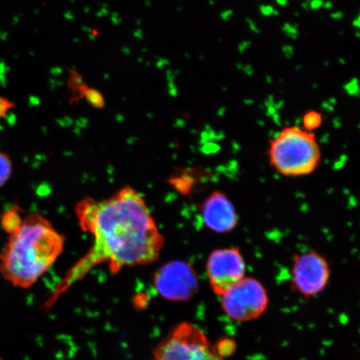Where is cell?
<instances>
[{
  "label": "cell",
  "instance_id": "1",
  "mask_svg": "<svg viewBox=\"0 0 360 360\" xmlns=\"http://www.w3.org/2000/svg\"><path fill=\"white\" fill-rule=\"evenodd\" d=\"M74 211L81 229L93 237V244L67 270L46 308L98 265L107 264L111 273L117 274L126 267L150 264L159 258L165 244L145 199L130 186L105 199H82Z\"/></svg>",
  "mask_w": 360,
  "mask_h": 360
},
{
  "label": "cell",
  "instance_id": "2",
  "mask_svg": "<svg viewBox=\"0 0 360 360\" xmlns=\"http://www.w3.org/2000/svg\"><path fill=\"white\" fill-rule=\"evenodd\" d=\"M64 244L47 218L29 213L0 251V275L15 288L29 289L54 265Z\"/></svg>",
  "mask_w": 360,
  "mask_h": 360
},
{
  "label": "cell",
  "instance_id": "3",
  "mask_svg": "<svg viewBox=\"0 0 360 360\" xmlns=\"http://www.w3.org/2000/svg\"><path fill=\"white\" fill-rule=\"evenodd\" d=\"M269 158L270 165L281 175L302 177L317 169L321 153L315 135L295 126L273 134Z\"/></svg>",
  "mask_w": 360,
  "mask_h": 360
},
{
  "label": "cell",
  "instance_id": "4",
  "mask_svg": "<svg viewBox=\"0 0 360 360\" xmlns=\"http://www.w3.org/2000/svg\"><path fill=\"white\" fill-rule=\"evenodd\" d=\"M150 360H224L199 327L182 322L153 350Z\"/></svg>",
  "mask_w": 360,
  "mask_h": 360
},
{
  "label": "cell",
  "instance_id": "5",
  "mask_svg": "<svg viewBox=\"0 0 360 360\" xmlns=\"http://www.w3.org/2000/svg\"><path fill=\"white\" fill-rule=\"evenodd\" d=\"M220 297L224 314L238 323L257 319L266 311L269 304L265 287L251 277L243 278Z\"/></svg>",
  "mask_w": 360,
  "mask_h": 360
},
{
  "label": "cell",
  "instance_id": "6",
  "mask_svg": "<svg viewBox=\"0 0 360 360\" xmlns=\"http://www.w3.org/2000/svg\"><path fill=\"white\" fill-rule=\"evenodd\" d=\"M291 275L293 290L310 298L319 295L326 288L331 270L326 258L311 250L294 255Z\"/></svg>",
  "mask_w": 360,
  "mask_h": 360
},
{
  "label": "cell",
  "instance_id": "7",
  "mask_svg": "<svg viewBox=\"0 0 360 360\" xmlns=\"http://www.w3.org/2000/svg\"><path fill=\"white\" fill-rule=\"evenodd\" d=\"M246 264L237 248L213 250L206 262V275L213 292L221 296L245 278Z\"/></svg>",
  "mask_w": 360,
  "mask_h": 360
},
{
  "label": "cell",
  "instance_id": "8",
  "mask_svg": "<svg viewBox=\"0 0 360 360\" xmlns=\"http://www.w3.org/2000/svg\"><path fill=\"white\" fill-rule=\"evenodd\" d=\"M153 285L162 298L170 301H187L199 289V278L193 268L183 261H171L159 269Z\"/></svg>",
  "mask_w": 360,
  "mask_h": 360
},
{
  "label": "cell",
  "instance_id": "9",
  "mask_svg": "<svg viewBox=\"0 0 360 360\" xmlns=\"http://www.w3.org/2000/svg\"><path fill=\"white\" fill-rule=\"evenodd\" d=\"M202 219L208 229L217 233H227L238 223V213L232 202L221 191H213L200 208Z\"/></svg>",
  "mask_w": 360,
  "mask_h": 360
},
{
  "label": "cell",
  "instance_id": "10",
  "mask_svg": "<svg viewBox=\"0 0 360 360\" xmlns=\"http://www.w3.org/2000/svg\"><path fill=\"white\" fill-rule=\"evenodd\" d=\"M20 213V208L17 204H15L4 211L1 216L0 225L2 230L6 233H8L9 236L17 232L22 224L23 218L21 217Z\"/></svg>",
  "mask_w": 360,
  "mask_h": 360
},
{
  "label": "cell",
  "instance_id": "11",
  "mask_svg": "<svg viewBox=\"0 0 360 360\" xmlns=\"http://www.w3.org/2000/svg\"><path fill=\"white\" fill-rule=\"evenodd\" d=\"M13 173V163L8 153L0 150V189L9 181Z\"/></svg>",
  "mask_w": 360,
  "mask_h": 360
},
{
  "label": "cell",
  "instance_id": "12",
  "mask_svg": "<svg viewBox=\"0 0 360 360\" xmlns=\"http://www.w3.org/2000/svg\"><path fill=\"white\" fill-rule=\"evenodd\" d=\"M83 97L85 98L86 101L95 108H103L105 106V98L100 91L95 88H87L83 93Z\"/></svg>",
  "mask_w": 360,
  "mask_h": 360
},
{
  "label": "cell",
  "instance_id": "13",
  "mask_svg": "<svg viewBox=\"0 0 360 360\" xmlns=\"http://www.w3.org/2000/svg\"><path fill=\"white\" fill-rule=\"evenodd\" d=\"M321 122L322 118L320 114L314 111L307 113L302 119V123L307 130H313L317 128L318 127H319Z\"/></svg>",
  "mask_w": 360,
  "mask_h": 360
},
{
  "label": "cell",
  "instance_id": "14",
  "mask_svg": "<svg viewBox=\"0 0 360 360\" xmlns=\"http://www.w3.org/2000/svg\"><path fill=\"white\" fill-rule=\"evenodd\" d=\"M215 347L218 353L224 358L232 354L235 346H234L233 341L230 340V339H224V340L220 341L217 345H215Z\"/></svg>",
  "mask_w": 360,
  "mask_h": 360
},
{
  "label": "cell",
  "instance_id": "15",
  "mask_svg": "<svg viewBox=\"0 0 360 360\" xmlns=\"http://www.w3.org/2000/svg\"><path fill=\"white\" fill-rule=\"evenodd\" d=\"M15 103L5 97H0V120L4 119L9 111L15 108Z\"/></svg>",
  "mask_w": 360,
  "mask_h": 360
},
{
  "label": "cell",
  "instance_id": "16",
  "mask_svg": "<svg viewBox=\"0 0 360 360\" xmlns=\"http://www.w3.org/2000/svg\"><path fill=\"white\" fill-rule=\"evenodd\" d=\"M344 89H345L347 94L352 96H359L360 95V88H359V83H358L357 79H353L351 81L347 83L344 85Z\"/></svg>",
  "mask_w": 360,
  "mask_h": 360
},
{
  "label": "cell",
  "instance_id": "17",
  "mask_svg": "<svg viewBox=\"0 0 360 360\" xmlns=\"http://www.w3.org/2000/svg\"><path fill=\"white\" fill-rule=\"evenodd\" d=\"M282 29L284 32V34H286L287 36H289V38H291V39L296 40L298 37V30L297 24L292 25L290 23H285L282 27Z\"/></svg>",
  "mask_w": 360,
  "mask_h": 360
},
{
  "label": "cell",
  "instance_id": "18",
  "mask_svg": "<svg viewBox=\"0 0 360 360\" xmlns=\"http://www.w3.org/2000/svg\"><path fill=\"white\" fill-rule=\"evenodd\" d=\"M259 11L264 16H270V15H273L275 9L270 5H261L259 7Z\"/></svg>",
  "mask_w": 360,
  "mask_h": 360
},
{
  "label": "cell",
  "instance_id": "19",
  "mask_svg": "<svg viewBox=\"0 0 360 360\" xmlns=\"http://www.w3.org/2000/svg\"><path fill=\"white\" fill-rule=\"evenodd\" d=\"M282 51L284 53V56L287 59H290L294 55L295 48L291 45H284L282 47Z\"/></svg>",
  "mask_w": 360,
  "mask_h": 360
},
{
  "label": "cell",
  "instance_id": "20",
  "mask_svg": "<svg viewBox=\"0 0 360 360\" xmlns=\"http://www.w3.org/2000/svg\"><path fill=\"white\" fill-rule=\"evenodd\" d=\"M323 0H311L309 3V9L315 10V9H320L323 7Z\"/></svg>",
  "mask_w": 360,
  "mask_h": 360
},
{
  "label": "cell",
  "instance_id": "21",
  "mask_svg": "<svg viewBox=\"0 0 360 360\" xmlns=\"http://www.w3.org/2000/svg\"><path fill=\"white\" fill-rule=\"evenodd\" d=\"M250 43H251V42L249 41V40H244V41L241 42V43H239L238 46V52H239V53H241V54L244 53L247 48L250 47Z\"/></svg>",
  "mask_w": 360,
  "mask_h": 360
},
{
  "label": "cell",
  "instance_id": "22",
  "mask_svg": "<svg viewBox=\"0 0 360 360\" xmlns=\"http://www.w3.org/2000/svg\"><path fill=\"white\" fill-rule=\"evenodd\" d=\"M246 23L249 24V26H250V29L252 30L253 32H254V33H256V34H259L260 33V30L258 29V27L256 26L255 23L254 22V20H251V19H246Z\"/></svg>",
  "mask_w": 360,
  "mask_h": 360
},
{
  "label": "cell",
  "instance_id": "23",
  "mask_svg": "<svg viewBox=\"0 0 360 360\" xmlns=\"http://www.w3.org/2000/svg\"><path fill=\"white\" fill-rule=\"evenodd\" d=\"M233 15V10L227 9L225 11L222 12L221 15H220V18H221L222 20H224V21H227V20H230V18H231Z\"/></svg>",
  "mask_w": 360,
  "mask_h": 360
},
{
  "label": "cell",
  "instance_id": "24",
  "mask_svg": "<svg viewBox=\"0 0 360 360\" xmlns=\"http://www.w3.org/2000/svg\"><path fill=\"white\" fill-rule=\"evenodd\" d=\"M321 106H322V108H323L324 110L328 111L329 113H333V112L335 111V107H334V105H330L328 101H323V102H322Z\"/></svg>",
  "mask_w": 360,
  "mask_h": 360
},
{
  "label": "cell",
  "instance_id": "25",
  "mask_svg": "<svg viewBox=\"0 0 360 360\" xmlns=\"http://www.w3.org/2000/svg\"><path fill=\"white\" fill-rule=\"evenodd\" d=\"M243 70H244V73H245L247 75H249V76H252V75H254V69L253 68V66L250 65V64L244 66V67H243Z\"/></svg>",
  "mask_w": 360,
  "mask_h": 360
},
{
  "label": "cell",
  "instance_id": "26",
  "mask_svg": "<svg viewBox=\"0 0 360 360\" xmlns=\"http://www.w3.org/2000/svg\"><path fill=\"white\" fill-rule=\"evenodd\" d=\"M331 18L336 20H342L343 18V14L340 11L335 12L331 14Z\"/></svg>",
  "mask_w": 360,
  "mask_h": 360
},
{
  "label": "cell",
  "instance_id": "27",
  "mask_svg": "<svg viewBox=\"0 0 360 360\" xmlns=\"http://www.w3.org/2000/svg\"><path fill=\"white\" fill-rule=\"evenodd\" d=\"M266 109L267 114H268L269 116H273L274 114H276V113L278 112V110H277V109L275 108V105H274V106H270V107H269V108H267Z\"/></svg>",
  "mask_w": 360,
  "mask_h": 360
},
{
  "label": "cell",
  "instance_id": "28",
  "mask_svg": "<svg viewBox=\"0 0 360 360\" xmlns=\"http://www.w3.org/2000/svg\"><path fill=\"white\" fill-rule=\"evenodd\" d=\"M284 100H279L278 102L275 103V107L277 110H278V109H280V108H283V106H284Z\"/></svg>",
  "mask_w": 360,
  "mask_h": 360
},
{
  "label": "cell",
  "instance_id": "29",
  "mask_svg": "<svg viewBox=\"0 0 360 360\" xmlns=\"http://www.w3.org/2000/svg\"><path fill=\"white\" fill-rule=\"evenodd\" d=\"M225 113H226V108L225 107H220L217 111L218 116H223Z\"/></svg>",
  "mask_w": 360,
  "mask_h": 360
},
{
  "label": "cell",
  "instance_id": "30",
  "mask_svg": "<svg viewBox=\"0 0 360 360\" xmlns=\"http://www.w3.org/2000/svg\"><path fill=\"white\" fill-rule=\"evenodd\" d=\"M353 25L356 27V28H360V16H358L355 20L353 21Z\"/></svg>",
  "mask_w": 360,
  "mask_h": 360
},
{
  "label": "cell",
  "instance_id": "31",
  "mask_svg": "<svg viewBox=\"0 0 360 360\" xmlns=\"http://www.w3.org/2000/svg\"><path fill=\"white\" fill-rule=\"evenodd\" d=\"M323 7L324 9H329L333 8V3L329 1H327L326 3H323Z\"/></svg>",
  "mask_w": 360,
  "mask_h": 360
},
{
  "label": "cell",
  "instance_id": "32",
  "mask_svg": "<svg viewBox=\"0 0 360 360\" xmlns=\"http://www.w3.org/2000/svg\"><path fill=\"white\" fill-rule=\"evenodd\" d=\"M273 119H274V120H275V122L277 123L278 125H279L280 123H279V119H280V117H279V114H278V112L276 113V114H274L273 115Z\"/></svg>",
  "mask_w": 360,
  "mask_h": 360
},
{
  "label": "cell",
  "instance_id": "33",
  "mask_svg": "<svg viewBox=\"0 0 360 360\" xmlns=\"http://www.w3.org/2000/svg\"><path fill=\"white\" fill-rule=\"evenodd\" d=\"M276 1L281 6H286L288 4V0H276Z\"/></svg>",
  "mask_w": 360,
  "mask_h": 360
},
{
  "label": "cell",
  "instance_id": "34",
  "mask_svg": "<svg viewBox=\"0 0 360 360\" xmlns=\"http://www.w3.org/2000/svg\"><path fill=\"white\" fill-rule=\"evenodd\" d=\"M328 102H329L330 105H335V104L337 103V101H336V99H335V98H330V99L328 100Z\"/></svg>",
  "mask_w": 360,
  "mask_h": 360
},
{
  "label": "cell",
  "instance_id": "35",
  "mask_svg": "<svg viewBox=\"0 0 360 360\" xmlns=\"http://www.w3.org/2000/svg\"><path fill=\"white\" fill-rule=\"evenodd\" d=\"M265 78H266V82L268 83V84H271V83L273 82L272 77L270 76V75H269V74H268V75H266V77H265Z\"/></svg>",
  "mask_w": 360,
  "mask_h": 360
},
{
  "label": "cell",
  "instance_id": "36",
  "mask_svg": "<svg viewBox=\"0 0 360 360\" xmlns=\"http://www.w3.org/2000/svg\"><path fill=\"white\" fill-rule=\"evenodd\" d=\"M244 104L247 105H251L254 104V100H244Z\"/></svg>",
  "mask_w": 360,
  "mask_h": 360
},
{
  "label": "cell",
  "instance_id": "37",
  "mask_svg": "<svg viewBox=\"0 0 360 360\" xmlns=\"http://www.w3.org/2000/svg\"><path fill=\"white\" fill-rule=\"evenodd\" d=\"M302 6H303V9H309V3H307V2L306 3H303V4H302Z\"/></svg>",
  "mask_w": 360,
  "mask_h": 360
},
{
  "label": "cell",
  "instance_id": "38",
  "mask_svg": "<svg viewBox=\"0 0 360 360\" xmlns=\"http://www.w3.org/2000/svg\"><path fill=\"white\" fill-rule=\"evenodd\" d=\"M236 66H237V68H238V69H243V67H244V65H243L242 64H237Z\"/></svg>",
  "mask_w": 360,
  "mask_h": 360
},
{
  "label": "cell",
  "instance_id": "39",
  "mask_svg": "<svg viewBox=\"0 0 360 360\" xmlns=\"http://www.w3.org/2000/svg\"><path fill=\"white\" fill-rule=\"evenodd\" d=\"M340 62L342 63V64H345V61H344V60H343V59H339V63Z\"/></svg>",
  "mask_w": 360,
  "mask_h": 360
},
{
  "label": "cell",
  "instance_id": "40",
  "mask_svg": "<svg viewBox=\"0 0 360 360\" xmlns=\"http://www.w3.org/2000/svg\"><path fill=\"white\" fill-rule=\"evenodd\" d=\"M356 36H357V37H360V33H359V32H356Z\"/></svg>",
  "mask_w": 360,
  "mask_h": 360
},
{
  "label": "cell",
  "instance_id": "41",
  "mask_svg": "<svg viewBox=\"0 0 360 360\" xmlns=\"http://www.w3.org/2000/svg\"><path fill=\"white\" fill-rule=\"evenodd\" d=\"M0 360H2V359H1V358H0Z\"/></svg>",
  "mask_w": 360,
  "mask_h": 360
}]
</instances>
